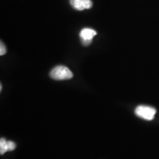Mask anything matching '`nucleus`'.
Here are the masks:
<instances>
[{
  "mask_svg": "<svg viewBox=\"0 0 159 159\" xmlns=\"http://www.w3.org/2000/svg\"><path fill=\"white\" fill-rule=\"evenodd\" d=\"M137 116L146 120H152L153 119L155 114H156V110L152 107L146 106V105H140L138 106L135 111Z\"/></svg>",
  "mask_w": 159,
  "mask_h": 159,
  "instance_id": "obj_2",
  "label": "nucleus"
},
{
  "mask_svg": "<svg viewBox=\"0 0 159 159\" xmlns=\"http://www.w3.org/2000/svg\"><path fill=\"white\" fill-rule=\"evenodd\" d=\"M7 151H9L8 141H6L5 139L2 138L0 139V154L3 155Z\"/></svg>",
  "mask_w": 159,
  "mask_h": 159,
  "instance_id": "obj_5",
  "label": "nucleus"
},
{
  "mask_svg": "<svg viewBox=\"0 0 159 159\" xmlns=\"http://www.w3.org/2000/svg\"><path fill=\"white\" fill-rule=\"evenodd\" d=\"M97 33L94 30L91 28H84L80 33V38L82 43L84 46H89L92 42V39Z\"/></svg>",
  "mask_w": 159,
  "mask_h": 159,
  "instance_id": "obj_3",
  "label": "nucleus"
},
{
  "mask_svg": "<svg viewBox=\"0 0 159 159\" xmlns=\"http://www.w3.org/2000/svg\"><path fill=\"white\" fill-rule=\"evenodd\" d=\"M6 52H7V49H6L5 45L4 44L2 41H1V43H0V55H5Z\"/></svg>",
  "mask_w": 159,
  "mask_h": 159,
  "instance_id": "obj_6",
  "label": "nucleus"
},
{
  "mask_svg": "<svg viewBox=\"0 0 159 159\" xmlns=\"http://www.w3.org/2000/svg\"><path fill=\"white\" fill-rule=\"evenodd\" d=\"M9 143V151H13L15 150L16 148V144L13 142H11V141H8Z\"/></svg>",
  "mask_w": 159,
  "mask_h": 159,
  "instance_id": "obj_7",
  "label": "nucleus"
},
{
  "mask_svg": "<svg viewBox=\"0 0 159 159\" xmlns=\"http://www.w3.org/2000/svg\"><path fill=\"white\" fill-rule=\"evenodd\" d=\"M69 2L73 8L80 11L85 9H90L93 6L91 0H69Z\"/></svg>",
  "mask_w": 159,
  "mask_h": 159,
  "instance_id": "obj_4",
  "label": "nucleus"
},
{
  "mask_svg": "<svg viewBox=\"0 0 159 159\" xmlns=\"http://www.w3.org/2000/svg\"><path fill=\"white\" fill-rule=\"evenodd\" d=\"M49 75L52 79L56 80H65L73 77V73L68 67L65 66H57L52 69Z\"/></svg>",
  "mask_w": 159,
  "mask_h": 159,
  "instance_id": "obj_1",
  "label": "nucleus"
}]
</instances>
